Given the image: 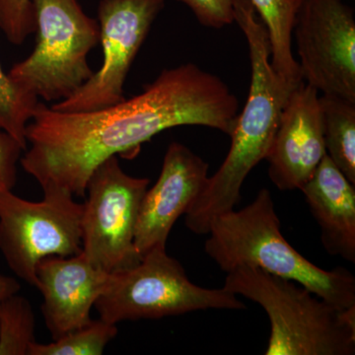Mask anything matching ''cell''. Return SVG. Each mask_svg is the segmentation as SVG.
I'll return each instance as SVG.
<instances>
[{"label": "cell", "mask_w": 355, "mask_h": 355, "mask_svg": "<svg viewBox=\"0 0 355 355\" xmlns=\"http://www.w3.org/2000/svg\"><path fill=\"white\" fill-rule=\"evenodd\" d=\"M239 102L227 84L195 64L164 69L144 92L86 113L55 111L40 103L26 128L30 148L21 165L41 184L74 197L92 172L116 154L137 150L169 128L202 125L230 137Z\"/></svg>", "instance_id": "cell-1"}, {"label": "cell", "mask_w": 355, "mask_h": 355, "mask_svg": "<svg viewBox=\"0 0 355 355\" xmlns=\"http://www.w3.org/2000/svg\"><path fill=\"white\" fill-rule=\"evenodd\" d=\"M235 22L249 46L251 85L231 133L227 156L184 214L187 227L198 235H207L214 219L235 209L248 175L270 153L282 110L294 89L273 69L268 31L250 0H238Z\"/></svg>", "instance_id": "cell-2"}, {"label": "cell", "mask_w": 355, "mask_h": 355, "mask_svg": "<svg viewBox=\"0 0 355 355\" xmlns=\"http://www.w3.org/2000/svg\"><path fill=\"white\" fill-rule=\"evenodd\" d=\"M205 242L209 258L226 273L254 266L297 282L340 309L355 308V277L347 268L326 270L308 261L282 235L275 202L268 189L241 210L212 221Z\"/></svg>", "instance_id": "cell-3"}, {"label": "cell", "mask_w": 355, "mask_h": 355, "mask_svg": "<svg viewBox=\"0 0 355 355\" xmlns=\"http://www.w3.org/2000/svg\"><path fill=\"white\" fill-rule=\"evenodd\" d=\"M224 288L261 306L270 335L266 355H354L355 308L340 309L297 282L240 266Z\"/></svg>", "instance_id": "cell-4"}, {"label": "cell", "mask_w": 355, "mask_h": 355, "mask_svg": "<svg viewBox=\"0 0 355 355\" xmlns=\"http://www.w3.org/2000/svg\"><path fill=\"white\" fill-rule=\"evenodd\" d=\"M31 1L36 46L8 76L38 99L62 101L94 74L87 57L100 41L99 23L84 12L78 0Z\"/></svg>", "instance_id": "cell-5"}, {"label": "cell", "mask_w": 355, "mask_h": 355, "mask_svg": "<svg viewBox=\"0 0 355 355\" xmlns=\"http://www.w3.org/2000/svg\"><path fill=\"white\" fill-rule=\"evenodd\" d=\"M95 308L100 319L116 324L200 310H244L246 306L224 287L209 289L193 284L166 248H156L137 266L111 273L109 286Z\"/></svg>", "instance_id": "cell-6"}, {"label": "cell", "mask_w": 355, "mask_h": 355, "mask_svg": "<svg viewBox=\"0 0 355 355\" xmlns=\"http://www.w3.org/2000/svg\"><path fill=\"white\" fill-rule=\"evenodd\" d=\"M43 190L39 202L0 191V251L13 272L36 288L42 259L71 257L83 249V203L60 187Z\"/></svg>", "instance_id": "cell-7"}, {"label": "cell", "mask_w": 355, "mask_h": 355, "mask_svg": "<svg viewBox=\"0 0 355 355\" xmlns=\"http://www.w3.org/2000/svg\"><path fill=\"white\" fill-rule=\"evenodd\" d=\"M148 184L146 178L123 171L116 155L103 161L91 174L86 184L88 198L83 203L81 251L96 268L113 273L141 261L135 234Z\"/></svg>", "instance_id": "cell-8"}, {"label": "cell", "mask_w": 355, "mask_h": 355, "mask_svg": "<svg viewBox=\"0 0 355 355\" xmlns=\"http://www.w3.org/2000/svg\"><path fill=\"white\" fill-rule=\"evenodd\" d=\"M305 83L355 102V19L343 0H297L292 36Z\"/></svg>", "instance_id": "cell-9"}, {"label": "cell", "mask_w": 355, "mask_h": 355, "mask_svg": "<svg viewBox=\"0 0 355 355\" xmlns=\"http://www.w3.org/2000/svg\"><path fill=\"white\" fill-rule=\"evenodd\" d=\"M165 0H101L98 6L101 69L76 93L51 105L65 113H86L125 99L123 84Z\"/></svg>", "instance_id": "cell-10"}, {"label": "cell", "mask_w": 355, "mask_h": 355, "mask_svg": "<svg viewBox=\"0 0 355 355\" xmlns=\"http://www.w3.org/2000/svg\"><path fill=\"white\" fill-rule=\"evenodd\" d=\"M209 180V164L189 147L172 142L166 151L157 182L142 198L135 246L140 258L166 248L178 219L200 197Z\"/></svg>", "instance_id": "cell-11"}, {"label": "cell", "mask_w": 355, "mask_h": 355, "mask_svg": "<svg viewBox=\"0 0 355 355\" xmlns=\"http://www.w3.org/2000/svg\"><path fill=\"white\" fill-rule=\"evenodd\" d=\"M320 93L304 81L291 91L266 160L279 190H300L326 155Z\"/></svg>", "instance_id": "cell-12"}, {"label": "cell", "mask_w": 355, "mask_h": 355, "mask_svg": "<svg viewBox=\"0 0 355 355\" xmlns=\"http://www.w3.org/2000/svg\"><path fill=\"white\" fill-rule=\"evenodd\" d=\"M36 272L44 322L53 340L92 321L91 309L111 280V273L93 266L83 251L71 257H46Z\"/></svg>", "instance_id": "cell-13"}, {"label": "cell", "mask_w": 355, "mask_h": 355, "mask_svg": "<svg viewBox=\"0 0 355 355\" xmlns=\"http://www.w3.org/2000/svg\"><path fill=\"white\" fill-rule=\"evenodd\" d=\"M354 186L326 154L300 189L321 230L326 251L350 263H355Z\"/></svg>", "instance_id": "cell-14"}, {"label": "cell", "mask_w": 355, "mask_h": 355, "mask_svg": "<svg viewBox=\"0 0 355 355\" xmlns=\"http://www.w3.org/2000/svg\"><path fill=\"white\" fill-rule=\"evenodd\" d=\"M266 26L270 44V62L277 76L292 88L302 83L292 53V30L296 3L291 0H250Z\"/></svg>", "instance_id": "cell-15"}, {"label": "cell", "mask_w": 355, "mask_h": 355, "mask_svg": "<svg viewBox=\"0 0 355 355\" xmlns=\"http://www.w3.org/2000/svg\"><path fill=\"white\" fill-rule=\"evenodd\" d=\"M326 153L355 184V102L320 94Z\"/></svg>", "instance_id": "cell-16"}, {"label": "cell", "mask_w": 355, "mask_h": 355, "mask_svg": "<svg viewBox=\"0 0 355 355\" xmlns=\"http://www.w3.org/2000/svg\"><path fill=\"white\" fill-rule=\"evenodd\" d=\"M116 324L104 320H92L90 323L69 331L51 343L35 342L28 355H100L116 336Z\"/></svg>", "instance_id": "cell-17"}, {"label": "cell", "mask_w": 355, "mask_h": 355, "mask_svg": "<svg viewBox=\"0 0 355 355\" xmlns=\"http://www.w3.org/2000/svg\"><path fill=\"white\" fill-rule=\"evenodd\" d=\"M35 343V315L23 296L7 298L0 307V355H28Z\"/></svg>", "instance_id": "cell-18"}, {"label": "cell", "mask_w": 355, "mask_h": 355, "mask_svg": "<svg viewBox=\"0 0 355 355\" xmlns=\"http://www.w3.org/2000/svg\"><path fill=\"white\" fill-rule=\"evenodd\" d=\"M39 99L14 83L0 65V132L10 135L26 149L25 132Z\"/></svg>", "instance_id": "cell-19"}, {"label": "cell", "mask_w": 355, "mask_h": 355, "mask_svg": "<svg viewBox=\"0 0 355 355\" xmlns=\"http://www.w3.org/2000/svg\"><path fill=\"white\" fill-rule=\"evenodd\" d=\"M0 29L13 44H22L36 32L31 0H0Z\"/></svg>", "instance_id": "cell-20"}, {"label": "cell", "mask_w": 355, "mask_h": 355, "mask_svg": "<svg viewBox=\"0 0 355 355\" xmlns=\"http://www.w3.org/2000/svg\"><path fill=\"white\" fill-rule=\"evenodd\" d=\"M191 9L200 24L221 29L235 22L238 0H177Z\"/></svg>", "instance_id": "cell-21"}, {"label": "cell", "mask_w": 355, "mask_h": 355, "mask_svg": "<svg viewBox=\"0 0 355 355\" xmlns=\"http://www.w3.org/2000/svg\"><path fill=\"white\" fill-rule=\"evenodd\" d=\"M24 150L10 135L0 132V191H12L17 181V163Z\"/></svg>", "instance_id": "cell-22"}, {"label": "cell", "mask_w": 355, "mask_h": 355, "mask_svg": "<svg viewBox=\"0 0 355 355\" xmlns=\"http://www.w3.org/2000/svg\"><path fill=\"white\" fill-rule=\"evenodd\" d=\"M20 287L19 282L13 277L0 275V307L7 298L17 294Z\"/></svg>", "instance_id": "cell-23"}, {"label": "cell", "mask_w": 355, "mask_h": 355, "mask_svg": "<svg viewBox=\"0 0 355 355\" xmlns=\"http://www.w3.org/2000/svg\"><path fill=\"white\" fill-rule=\"evenodd\" d=\"M291 1H293L294 3H296V1H297V0H291Z\"/></svg>", "instance_id": "cell-24"}]
</instances>
